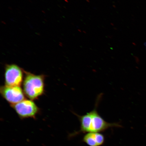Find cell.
Returning <instances> with one entry per match:
<instances>
[{
  "instance_id": "6da1fadb",
  "label": "cell",
  "mask_w": 146,
  "mask_h": 146,
  "mask_svg": "<svg viewBox=\"0 0 146 146\" xmlns=\"http://www.w3.org/2000/svg\"><path fill=\"white\" fill-rule=\"evenodd\" d=\"M102 96V95H100L98 96L94 108L90 112L83 115L73 113L79 120L80 129L79 131L69 134V138H72L82 133H100L110 128L122 127L119 123H109L106 121L98 113L97 108Z\"/></svg>"
},
{
  "instance_id": "7a4b0ae2",
  "label": "cell",
  "mask_w": 146,
  "mask_h": 146,
  "mask_svg": "<svg viewBox=\"0 0 146 146\" xmlns=\"http://www.w3.org/2000/svg\"><path fill=\"white\" fill-rule=\"evenodd\" d=\"M23 83V90L25 96L33 100H37L44 94L45 76L36 75L25 70Z\"/></svg>"
},
{
  "instance_id": "3957f363",
  "label": "cell",
  "mask_w": 146,
  "mask_h": 146,
  "mask_svg": "<svg viewBox=\"0 0 146 146\" xmlns=\"http://www.w3.org/2000/svg\"><path fill=\"white\" fill-rule=\"evenodd\" d=\"M21 119L32 118L36 119L40 109L33 100L25 99L15 104L11 105Z\"/></svg>"
},
{
  "instance_id": "277c9868",
  "label": "cell",
  "mask_w": 146,
  "mask_h": 146,
  "mask_svg": "<svg viewBox=\"0 0 146 146\" xmlns=\"http://www.w3.org/2000/svg\"><path fill=\"white\" fill-rule=\"evenodd\" d=\"M25 70L15 64H6L5 67V85L21 87L25 75Z\"/></svg>"
},
{
  "instance_id": "5b68a950",
  "label": "cell",
  "mask_w": 146,
  "mask_h": 146,
  "mask_svg": "<svg viewBox=\"0 0 146 146\" xmlns=\"http://www.w3.org/2000/svg\"><path fill=\"white\" fill-rule=\"evenodd\" d=\"M0 93L10 105L15 104L25 99L23 89L21 87L3 85L0 87Z\"/></svg>"
},
{
  "instance_id": "8992f818",
  "label": "cell",
  "mask_w": 146,
  "mask_h": 146,
  "mask_svg": "<svg viewBox=\"0 0 146 146\" xmlns=\"http://www.w3.org/2000/svg\"><path fill=\"white\" fill-rule=\"evenodd\" d=\"M105 140V136L100 133H87L83 138V141L89 146H101Z\"/></svg>"
}]
</instances>
